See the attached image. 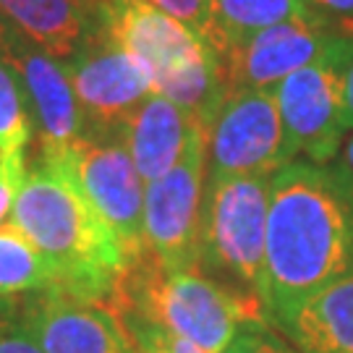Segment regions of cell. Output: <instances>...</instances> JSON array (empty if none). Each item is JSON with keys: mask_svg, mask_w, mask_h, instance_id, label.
Masks as SVG:
<instances>
[{"mask_svg": "<svg viewBox=\"0 0 353 353\" xmlns=\"http://www.w3.org/2000/svg\"><path fill=\"white\" fill-rule=\"evenodd\" d=\"M345 275H353V173L296 157L270 181L267 316Z\"/></svg>", "mask_w": 353, "mask_h": 353, "instance_id": "1", "label": "cell"}, {"mask_svg": "<svg viewBox=\"0 0 353 353\" xmlns=\"http://www.w3.org/2000/svg\"><path fill=\"white\" fill-rule=\"evenodd\" d=\"M11 223L58 267L61 290L55 293L113 303L131 259L63 163L37 157L26 165Z\"/></svg>", "mask_w": 353, "mask_h": 353, "instance_id": "2", "label": "cell"}, {"mask_svg": "<svg viewBox=\"0 0 353 353\" xmlns=\"http://www.w3.org/2000/svg\"><path fill=\"white\" fill-rule=\"evenodd\" d=\"M110 306L126 325L147 322L207 353L225 351L243 325L270 319L252 293L207 278L199 267L165 270L150 252L128 265Z\"/></svg>", "mask_w": 353, "mask_h": 353, "instance_id": "3", "label": "cell"}, {"mask_svg": "<svg viewBox=\"0 0 353 353\" xmlns=\"http://www.w3.org/2000/svg\"><path fill=\"white\" fill-rule=\"evenodd\" d=\"M94 24L139 58L157 94L210 123L228 94L220 52L147 0H102Z\"/></svg>", "mask_w": 353, "mask_h": 353, "instance_id": "4", "label": "cell"}, {"mask_svg": "<svg viewBox=\"0 0 353 353\" xmlns=\"http://www.w3.org/2000/svg\"><path fill=\"white\" fill-rule=\"evenodd\" d=\"M272 176L207 178L199 228V270L217 272L265 303L267 212ZM236 288V285H233Z\"/></svg>", "mask_w": 353, "mask_h": 353, "instance_id": "5", "label": "cell"}, {"mask_svg": "<svg viewBox=\"0 0 353 353\" xmlns=\"http://www.w3.org/2000/svg\"><path fill=\"white\" fill-rule=\"evenodd\" d=\"M207 178L275 176L296 154L290 150L272 89H233L207 123Z\"/></svg>", "mask_w": 353, "mask_h": 353, "instance_id": "6", "label": "cell"}, {"mask_svg": "<svg viewBox=\"0 0 353 353\" xmlns=\"http://www.w3.org/2000/svg\"><path fill=\"white\" fill-rule=\"evenodd\" d=\"M63 65L87 118L89 139H118L128 115L154 92L139 58L123 50L97 24L63 58Z\"/></svg>", "mask_w": 353, "mask_h": 353, "instance_id": "7", "label": "cell"}, {"mask_svg": "<svg viewBox=\"0 0 353 353\" xmlns=\"http://www.w3.org/2000/svg\"><path fill=\"white\" fill-rule=\"evenodd\" d=\"M207 186V126L181 163L144 186V246L165 270L199 267V228Z\"/></svg>", "mask_w": 353, "mask_h": 353, "instance_id": "8", "label": "cell"}, {"mask_svg": "<svg viewBox=\"0 0 353 353\" xmlns=\"http://www.w3.org/2000/svg\"><path fill=\"white\" fill-rule=\"evenodd\" d=\"M48 160V157H45ZM102 220L113 228L128 259H139L144 246V181L121 139H84L58 157Z\"/></svg>", "mask_w": 353, "mask_h": 353, "instance_id": "9", "label": "cell"}, {"mask_svg": "<svg viewBox=\"0 0 353 353\" xmlns=\"http://www.w3.org/2000/svg\"><path fill=\"white\" fill-rule=\"evenodd\" d=\"M353 37L338 55L285 76L272 87L290 150L312 163H332L345 137L343 113V61Z\"/></svg>", "mask_w": 353, "mask_h": 353, "instance_id": "10", "label": "cell"}, {"mask_svg": "<svg viewBox=\"0 0 353 353\" xmlns=\"http://www.w3.org/2000/svg\"><path fill=\"white\" fill-rule=\"evenodd\" d=\"M351 37L353 34H343L325 21H285L267 26L220 52L225 89L278 87L285 76L338 55Z\"/></svg>", "mask_w": 353, "mask_h": 353, "instance_id": "11", "label": "cell"}, {"mask_svg": "<svg viewBox=\"0 0 353 353\" xmlns=\"http://www.w3.org/2000/svg\"><path fill=\"white\" fill-rule=\"evenodd\" d=\"M0 58L21 79L39 137L37 157L58 160L76 144L89 139L87 118L61 58L37 48L26 37L0 52Z\"/></svg>", "mask_w": 353, "mask_h": 353, "instance_id": "12", "label": "cell"}, {"mask_svg": "<svg viewBox=\"0 0 353 353\" xmlns=\"http://www.w3.org/2000/svg\"><path fill=\"white\" fill-rule=\"evenodd\" d=\"M16 319L45 353H137L126 322L108 303L48 290L21 303Z\"/></svg>", "mask_w": 353, "mask_h": 353, "instance_id": "13", "label": "cell"}, {"mask_svg": "<svg viewBox=\"0 0 353 353\" xmlns=\"http://www.w3.org/2000/svg\"><path fill=\"white\" fill-rule=\"evenodd\" d=\"M207 126L196 115L186 113L181 105L152 92L147 100L126 118L118 131L144 183L165 176L181 163L196 131Z\"/></svg>", "mask_w": 353, "mask_h": 353, "instance_id": "14", "label": "cell"}, {"mask_svg": "<svg viewBox=\"0 0 353 353\" xmlns=\"http://www.w3.org/2000/svg\"><path fill=\"white\" fill-rule=\"evenodd\" d=\"M299 353H353V275L272 316Z\"/></svg>", "mask_w": 353, "mask_h": 353, "instance_id": "15", "label": "cell"}, {"mask_svg": "<svg viewBox=\"0 0 353 353\" xmlns=\"http://www.w3.org/2000/svg\"><path fill=\"white\" fill-rule=\"evenodd\" d=\"M102 0H0V11L29 42L68 58L87 37Z\"/></svg>", "mask_w": 353, "mask_h": 353, "instance_id": "16", "label": "cell"}, {"mask_svg": "<svg viewBox=\"0 0 353 353\" xmlns=\"http://www.w3.org/2000/svg\"><path fill=\"white\" fill-rule=\"evenodd\" d=\"M212 8L217 52L252 37L267 26L285 24V21H325L322 16H316L306 0H212Z\"/></svg>", "mask_w": 353, "mask_h": 353, "instance_id": "17", "label": "cell"}, {"mask_svg": "<svg viewBox=\"0 0 353 353\" xmlns=\"http://www.w3.org/2000/svg\"><path fill=\"white\" fill-rule=\"evenodd\" d=\"M61 290V272L29 241L21 228L6 223L0 228V301Z\"/></svg>", "mask_w": 353, "mask_h": 353, "instance_id": "18", "label": "cell"}, {"mask_svg": "<svg viewBox=\"0 0 353 353\" xmlns=\"http://www.w3.org/2000/svg\"><path fill=\"white\" fill-rule=\"evenodd\" d=\"M34 134V118L21 79L0 58V154L26 152Z\"/></svg>", "mask_w": 353, "mask_h": 353, "instance_id": "19", "label": "cell"}, {"mask_svg": "<svg viewBox=\"0 0 353 353\" xmlns=\"http://www.w3.org/2000/svg\"><path fill=\"white\" fill-rule=\"evenodd\" d=\"M152 6H157L168 16L178 19L181 24L194 29L196 34H202L214 48V8L212 0H147Z\"/></svg>", "mask_w": 353, "mask_h": 353, "instance_id": "20", "label": "cell"}, {"mask_svg": "<svg viewBox=\"0 0 353 353\" xmlns=\"http://www.w3.org/2000/svg\"><path fill=\"white\" fill-rule=\"evenodd\" d=\"M223 353H299L296 345L280 341L267 322H249L236 332Z\"/></svg>", "mask_w": 353, "mask_h": 353, "instance_id": "21", "label": "cell"}, {"mask_svg": "<svg viewBox=\"0 0 353 353\" xmlns=\"http://www.w3.org/2000/svg\"><path fill=\"white\" fill-rule=\"evenodd\" d=\"M26 152H13V154H0V228L11 223L13 204L24 186L26 178Z\"/></svg>", "mask_w": 353, "mask_h": 353, "instance_id": "22", "label": "cell"}, {"mask_svg": "<svg viewBox=\"0 0 353 353\" xmlns=\"http://www.w3.org/2000/svg\"><path fill=\"white\" fill-rule=\"evenodd\" d=\"M0 353H45L11 312H0Z\"/></svg>", "mask_w": 353, "mask_h": 353, "instance_id": "23", "label": "cell"}, {"mask_svg": "<svg viewBox=\"0 0 353 353\" xmlns=\"http://www.w3.org/2000/svg\"><path fill=\"white\" fill-rule=\"evenodd\" d=\"M316 16L343 34H353V0H306Z\"/></svg>", "mask_w": 353, "mask_h": 353, "instance_id": "24", "label": "cell"}, {"mask_svg": "<svg viewBox=\"0 0 353 353\" xmlns=\"http://www.w3.org/2000/svg\"><path fill=\"white\" fill-rule=\"evenodd\" d=\"M126 327L137 343V353H170L165 330L147 325V322H128Z\"/></svg>", "mask_w": 353, "mask_h": 353, "instance_id": "25", "label": "cell"}, {"mask_svg": "<svg viewBox=\"0 0 353 353\" xmlns=\"http://www.w3.org/2000/svg\"><path fill=\"white\" fill-rule=\"evenodd\" d=\"M343 113H345V131H353V42L343 61Z\"/></svg>", "mask_w": 353, "mask_h": 353, "instance_id": "26", "label": "cell"}, {"mask_svg": "<svg viewBox=\"0 0 353 353\" xmlns=\"http://www.w3.org/2000/svg\"><path fill=\"white\" fill-rule=\"evenodd\" d=\"M21 37H24V34H21V32L11 24V19H8L6 13L0 11V52L8 50V48H11V45H16Z\"/></svg>", "mask_w": 353, "mask_h": 353, "instance_id": "27", "label": "cell"}, {"mask_svg": "<svg viewBox=\"0 0 353 353\" xmlns=\"http://www.w3.org/2000/svg\"><path fill=\"white\" fill-rule=\"evenodd\" d=\"M168 335V332H165ZM168 348H170V353H207L202 351V348H196L194 343H186L181 341V338H173V335H168Z\"/></svg>", "mask_w": 353, "mask_h": 353, "instance_id": "28", "label": "cell"}, {"mask_svg": "<svg viewBox=\"0 0 353 353\" xmlns=\"http://www.w3.org/2000/svg\"><path fill=\"white\" fill-rule=\"evenodd\" d=\"M343 165L353 173V134L345 139V144H343Z\"/></svg>", "mask_w": 353, "mask_h": 353, "instance_id": "29", "label": "cell"}]
</instances>
